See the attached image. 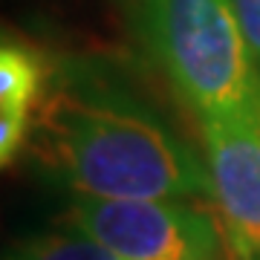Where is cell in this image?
Here are the masks:
<instances>
[{
	"mask_svg": "<svg viewBox=\"0 0 260 260\" xmlns=\"http://www.w3.org/2000/svg\"><path fill=\"white\" fill-rule=\"evenodd\" d=\"M32 150L75 194L99 200L211 197V174L148 113L58 90L35 110Z\"/></svg>",
	"mask_w": 260,
	"mask_h": 260,
	"instance_id": "6da1fadb",
	"label": "cell"
},
{
	"mask_svg": "<svg viewBox=\"0 0 260 260\" xmlns=\"http://www.w3.org/2000/svg\"><path fill=\"white\" fill-rule=\"evenodd\" d=\"M148 41L203 121L254 113L260 73L229 0H148Z\"/></svg>",
	"mask_w": 260,
	"mask_h": 260,
	"instance_id": "7a4b0ae2",
	"label": "cell"
},
{
	"mask_svg": "<svg viewBox=\"0 0 260 260\" xmlns=\"http://www.w3.org/2000/svg\"><path fill=\"white\" fill-rule=\"evenodd\" d=\"M61 225L78 229L121 260H225L232 240L214 211L188 200H75Z\"/></svg>",
	"mask_w": 260,
	"mask_h": 260,
	"instance_id": "3957f363",
	"label": "cell"
},
{
	"mask_svg": "<svg viewBox=\"0 0 260 260\" xmlns=\"http://www.w3.org/2000/svg\"><path fill=\"white\" fill-rule=\"evenodd\" d=\"M214 200L243 260H260V121L254 113L205 121Z\"/></svg>",
	"mask_w": 260,
	"mask_h": 260,
	"instance_id": "277c9868",
	"label": "cell"
},
{
	"mask_svg": "<svg viewBox=\"0 0 260 260\" xmlns=\"http://www.w3.org/2000/svg\"><path fill=\"white\" fill-rule=\"evenodd\" d=\"M47 70L32 47L3 38L0 49V162L9 168L18 159L32 127V110L44 102Z\"/></svg>",
	"mask_w": 260,
	"mask_h": 260,
	"instance_id": "5b68a950",
	"label": "cell"
},
{
	"mask_svg": "<svg viewBox=\"0 0 260 260\" xmlns=\"http://www.w3.org/2000/svg\"><path fill=\"white\" fill-rule=\"evenodd\" d=\"M9 260H121V257L113 254L99 240H93L90 234L61 225V232H47L18 243Z\"/></svg>",
	"mask_w": 260,
	"mask_h": 260,
	"instance_id": "8992f818",
	"label": "cell"
},
{
	"mask_svg": "<svg viewBox=\"0 0 260 260\" xmlns=\"http://www.w3.org/2000/svg\"><path fill=\"white\" fill-rule=\"evenodd\" d=\"M237 23L243 29V38L251 49V58L260 73V0H229Z\"/></svg>",
	"mask_w": 260,
	"mask_h": 260,
	"instance_id": "52a82bcc",
	"label": "cell"
},
{
	"mask_svg": "<svg viewBox=\"0 0 260 260\" xmlns=\"http://www.w3.org/2000/svg\"><path fill=\"white\" fill-rule=\"evenodd\" d=\"M121 3H124V6H130V9L142 12V9H145V3H148V0H121Z\"/></svg>",
	"mask_w": 260,
	"mask_h": 260,
	"instance_id": "ba28073f",
	"label": "cell"
},
{
	"mask_svg": "<svg viewBox=\"0 0 260 260\" xmlns=\"http://www.w3.org/2000/svg\"><path fill=\"white\" fill-rule=\"evenodd\" d=\"M254 116H257V121H260V95H257V107H254Z\"/></svg>",
	"mask_w": 260,
	"mask_h": 260,
	"instance_id": "9c48e42d",
	"label": "cell"
}]
</instances>
